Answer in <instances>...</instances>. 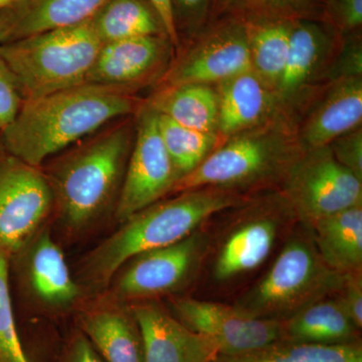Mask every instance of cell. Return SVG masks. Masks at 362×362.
<instances>
[{
    "mask_svg": "<svg viewBox=\"0 0 362 362\" xmlns=\"http://www.w3.org/2000/svg\"><path fill=\"white\" fill-rule=\"evenodd\" d=\"M144 100L88 83L25 100L13 120L0 131V141L9 156L40 168L108 124L135 115Z\"/></svg>",
    "mask_w": 362,
    "mask_h": 362,
    "instance_id": "6da1fadb",
    "label": "cell"
},
{
    "mask_svg": "<svg viewBox=\"0 0 362 362\" xmlns=\"http://www.w3.org/2000/svg\"><path fill=\"white\" fill-rule=\"evenodd\" d=\"M135 133V115L118 119L42 168L54 194V211L66 233H83L114 214Z\"/></svg>",
    "mask_w": 362,
    "mask_h": 362,
    "instance_id": "7a4b0ae2",
    "label": "cell"
},
{
    "mask_svg": "<svg viewBox=\"0 0 362 362\" xmlns=\"http://www.w3.org/2000/svg\"><path fill=\"white\" fill-rule=\"evenodd\" d=\"M246 194L202 187L145 207L95 247L83 262L81 277L89 291L106 290L117 272L142 252L175 244L197 232L214 214L244 206Z\"/></svg>",
    "mask_w": 362,
    "mask_h": 362,
    "instance_id": "3957f363",
    "label": "cell"
},
{
    "mask_svg": "<svg viewBox=\"0 0 362 362\" xmlns=\"http://www.w3.org/2000/svg\"><path fill=\"white\" fill-rule=\"evenodd\" d=\"M304 151L296 126L275 119L226 138L194 171L176 182L173 194L218 187L247 195L251 190L280 187Z\"/></svg>",
    "mask_w": 362,
    "mask_h": 362,
    "instance_id": "277c9868",
    "label": "cell"
},
{
    "mask_svg": "<svg viewBox=\"0 0 362 362\" xmlns=\"http://www.w3.org/2000/svg\"><path fill=\"white\" fill-rule=\"evenodd\" d=\"M103 42L90 20L0 44L23 101L84 84Z\"/></svg>",
    "mask_w": 362,
    "mask_h": 362,
    "instance_id": "5b68a950",
    "label": "cell"
},
{
    "mask_svg": "<svg viewBox=\"0 0 362 362\" xmlns=\"http://www.w3.org/2000/svg\"><path fill=\"white\" fill-rule=\"evenodd\" d=\"M345 275L324 263L311 235L287 240L265 277L235 306L257 318L283 321L314 302L339 292Z\"/></svg>",
    "mask_w": 362,
    "mask_h": 362,
    "instance_id": "8992f818",
    "label": "cell"
},
{
    "mask_svg": "<svg viewBox=\"0 0 362 362\" xmlns=\"http://www.w3.org/2000/svg\"><path fill=\"white\" fill-rule=\"evenodd\" d=\"M280 194L293 214L310 226L321 218L362 204V180L338 163L329 146L305 150L290 168Z\"/></svg>",
    "mask_w": 362,
    "mask_h": 362,
    "instance_id": "52a82bcc",
    "label": "cell"
},
{
    "mask_svg": "<svg viewBox=\"0 0 362 362\" xmlns=\"http://www.w3.org/2000/svg\"><path fill=\"white\" fill-rule=\"evenodd\" d=\"M251 70L244 21L233 16L202 28L176 52L153 90L185 84L216 86Z\"/></svg>",
    "mask_w": 362,
    "mask_h": 362,
    "instance_id": "ba28073f",
    "label": "cell"
},
{
    "mask_svg": "<svg viewBox=\"0 0 362 362\" xmlns=\"http://www.w3.org/2000/svg\"><path fill=\"white\" fill-rule=\"evenodd\" d=\"M342 37L319 21H294L289 54L275 94L280 116L296 126L327 86V73Z\"/></svg>",
    "mask_w": 362,
    "mask_h": 362,
    "instance_id": "9c48e42d",
    "label": "cell"
},
{
    "mask_svg": "<svg viewBox=\"0 0 362 362\" xmlns=\"http://www.w3.org/2000/svg\"><path fill=\"white\" fill-rule=\"evenodd\" d=\"M206 243L197 230L175 244L138 255L117 272L103 296L127 305L180 291L197 271Z\"/></svg>",
    "mask_w": 362,
    "mask_h": 362,
    "instance_id": "30bf717a",
    "label": "cell"
},
{
    "mask_svg": "<svg viewBox=\"0 0 362 362\" xmlns=\"http://www.w3.org/2000/svg\"><path fill=\"white\" fill-rule=\"evenodd\" d=\"M51 185L42 168L0 157V252L18 256L54 213Z\"/></svg>",
    "mask_w": 362,
    "mask_h": 362,
    "instance_id": "8fae6325",
    "label": "cell"
},
{
    "mask_svg": "<svg viewBox=\"0 0 362 362\" xmlns=\"http://www.w3.org/2000/svg\"><path fill=\"white\" fill-rule=\"evenodd\" d=\"M134 143L114 216L123 223L173 194L180 177L159 132L157 114L143 103L135 114Z\"/></svg>",
    "mask_w": 362,
    "mask_h": 362,
    "instance_id": "7c38bea8",
    "label": "cell"
},
{
    "mask_svg": "<svg viewBox=\"0 0 362 362\" xmlns=\"http://www.w3.org/2000/svg\"><path fill=\"white\" fill-rule=\"evenodd\" d=\"M173 314L187 327L213 342L220 356H240L283 341L281 321L257 318L235 306L178 298L170 302Z\"/></svg>",
    "mask_w": 362,
    "mask_h": 362,
    "instance_id": "4fadbf2b",
    "label": "cell"
},
{
    "mask_svg": "<svg viewBox=\"0 0 362 362\" xmlns=\"http://www.w3.org/2000/svg\"><path fill=\"white\" fill-rule=\"evenodd\" d=\"M175 52L165 35L106 42L85 83L138 95L145 88L158 84L173 63Z\"/></svg>",
    "mask_w": 362,
    "mask_h": 362,
    "instance_id": "5bb4252c",
    "label": "cell"
},
{
    "mask_svg": "<svg viewBox=\"0 0 362 362\" xmlns=\"http://www.w3.org/2000/svg\"><path fill=\"white\" fill-rule=\"evenodd\" d=\"M16 257L26 292L42 310L66 313L78 304L84 291L49 230L42 228Z\"/></svg>",
    "mask_w": 362,
    "mask_h": 362,
    "instance_id": "9a60e30c",
    "label": "cell"
},
{
    "mask_svg": "<svg viewBox=\"0 0 362 362\" xmlns=\"http://www.w3.org/2000/svg\"><path fill=\"white\" fill-rule=\"evenodd\" d=\"M289 207L280 192L255 206V213L240 221L221 244L214 259V279L226 282L261 266L275 246L281 214Z\"/></svg>",
    "mask_w": 362,
    "mask_h": 362,
    "instance_id": "2e32d148",
    "label": "cell"
},
{
    "mask_svg": "<svg viewBox=\"0 0 362 362\" xmlns=\"http://www.w3.org/2000/svg\"><path fill=\"white\" fill-rule=\"evenodd\" d=\"M129 308L141 333L144 362H214L220 356L213 342L152 300Z\"/></svg>",
    "mask_w": 362,
    "mask_h": 362,
    "instance_id": "e0dca14e",
    "label": "cell"
},
{
    "mask_svg": "<svg viewBox=\"0 0 362 362\" xmlns=\"http://www.w3.org/2000/svg\"><path fill=\"white\" fill-rule=\"evenodd\" d=\"M362 127V78H345L326 86L296 125L304 150L328 146L337 137Z\"/></svg>",
    "mask_w": 362,
    "mask_h": 362,
    "instance_id": "ac0fdd59",
    "label": "cell"
},
{
    "mask_svg": "<svg viewBox=\"0 0 362 362\" xmlns=\"http://www.w3.org/2000/svg\"><path fill=\"white\" fill-rule=\"evenodd\" d=\"M102 298L81 310V331L106 362H144L141 333L129 307Z\"/></svg>",
    "mask_w": 362,
    "mask_h": 362,
    "instance_id": "d6986e66",
    "label": "cell"
},
{
    "mask_svg": "<svg viewBox=\"0 0 362 362\" xmlns=\"http://www.w3.org/2000/svg\"><path fill=\"white\" fill-rule=\"evenodd\" d=\"M214 87L218 97V134L221 140L283 119L279 114L275 92L252 70Z\"/></svg>",
    "mask_w": 362,
    "mask_h": 362,
    "instance_id": "ffe728a7",
    "label": "cell"
},
{
    "mask_svg": "<svg viewBox=\"0 0 362 362\" xmlns=\"http://www.w3.org/2000/svg\"><path fill=\"white\" fill-rule=\"evenodd\" d=\"M106 0H18L0 11V44L90 20Z\"/></svg>",
    "mask_w": 362,
    "mask_h": 362,
    "instance_id": "44dd1931",
    "label": "cell"
},
{
    "mask_svg": "<svg viewBox=\"0 0 362 362\" xmlns=\"http://www.w3.org/2000/svg\"><path fill=\"white\" fill-rule=\"evenodd\" d=\"M311 237L321 259L341 275L361 273L362 204L312 223Z\"/></svg>",
    "mask_w": 362,
    "mask_h": 362,
    "instance_id": "7402d4cb",
    "label": "cell"
},
{
    "mask_svg": "<svg viewBox=\"0 0 362 362\" xmlns=\"http://www.w3.org/2000/svg\"><path fill=\"white\" fill-rule=\"evenodd\" d=\"M145 104L185 127L218 133V97L214 86L185 84L160 88L153 90Z\"/></svg>",
    "mask_w": 362,
    "mask_h": 362,
    "instance_id": "603a6c76",
    "label": "cell"
},
{
    "mask_svg": "<svg viewBox=\"0 0 362 362\" xmlns=\"http://www.w3.org/2000/svg\"><path fill=\"white\" fill-rule=\"evenodd\" d=\"M282 324L285 341L321 344L358 342L359 329L337 297L314 302Z\"/></svg>",
    "mask_w": 362,
    "mask_h": 362,
    "instance_id": "cb8c5ba5",
    "label": "cell"
},
{
    "mask_svg": "<svg viewBox=\"0 0 362 362\" xmlns=\"http://www.w3.org/2000/svg\"><path fill=\"white\" fill-rule=\"evenodd\" d=\"M242 21L246 28L251 70L275 92L289 54L294 21Z\"/></svg>",
    "mask_w": 362,
    "mask_h": 362,
    "instance_id": "d4e9b609",
    "label": "cell"
},
{
    "mask_svg": "<svg viewBox=\"0 0 362 362\" xmlns=\"http://www.w3.org/2000/svg\"><path fill=\"white\" fill-rule=\"evenodd\" d=\"M90 21L103 44L166 35L158 14L147 0H106Z\"/></svg>",
    "mask_w": 362,
    "mask_h": 362,
    "instance_id": "484cf974",
    "label": "cell"
},
{
    "mask_svg": "<svg viewBox=\"0 0 362 362\" xmlns=\"http://www.w3.org/2000/svg\"><path fill=\"white\" fill-rule=\"evenodd\" d=\"M157 122L180 180L194 171L223 141L218 133L192 129L160 114H157Z\"/></svg>",
    "mask_w": 362,
    "mask_h": 362,
    "instance_id": "4316f807",
    "label": "cell"
},
{
    "mask_svg": "<svg viewBox=\"0 0 362 362\" xmlns=\"http://www.w3.org/2000/svg\"><path fill=\"white\" fill-rule=\"evenodd\" d=\"M225 16L242 20H322L323 0H221Z\"/></svg>",
    "mask_w": 362,
    "mask_h": 362,
    "instance_id": "83f0119b",
    "label": "cell"
},
{
    "mask_svg": "<svg viewBox=\"0 0 362 362\" xmlns=\"http://www.w3.org/2000/svg\"><path fill=\"white\" fill-rule=\"evenodd\" d=\"M254 354L265 362H362L358 342L321 344L283 340Z\"/></svg>",
    "mask_w": 362,
    "mask_h": 362,
    "instance_id": "f1b7e54d",
    "label": "cell"
},
{
    "mask_svg": "<svg viewBox=\"0 0 362 362\" xmlns=\"http://www.w3.org/2000/svg\"><path fill=\"white\" fill-rule=\"evenodd\" d=\"M8 262V257L0 252V362H30L14 320Z\"/></svg>",
    "mask_w": 362,
    "mask_h": 362,
    "instance_id": "f546056e",
    "label": "cell"
},
{
    "mask_svg": "<svg viewBox=\"0 0 362 362\" xmlns=\"http://www.w3.org/2000/svg\"><path fill=\"white\" fill-rule=\"evenodd\" d=\"M321 21L341 37L361 33L362 0H323Z\"/></svg>",
    "mask_w": 362,
    "mask_h": 362,
    "instance_id": "4dcf8cb0",
    "label": "cell"
},
{
    "mask_svg": "<svg viewBox=\"0 0 362 362\" xmlns=\"http://www.w3.org/2000/svg\"><path fill=\"white\" fill-rule=\"evenodd\" d=\"M345 78H362L361 33L342 37L327 73V85Z\"/></svg>",
    "mask_w": 362,
    "mask_h": 362,
    "instance_id": "1f68e13d",
    "label": "cell"
},
{
    "mask_svg": "<svg viewBox=\"0 0 362 362\" xmlns=\"http://www.w3.org/2000/svg\"><path fill=\"white\" fill-rule=\"evenodd\" d=\"M173 2L178 35L180 37V33H183L189 40L206 26L211 0H173Z\"/></svg>",
    "mask_w": 362,
    "mask_h": 362,
    "instance_id": "d6a6232c",
    "label": "cell"
},
{
    "mask_svg": "<svg viewBox=\"0 0 362 362\" xmlns=\"http://www.w3.org/2000/svg\"><path fill=\"white\" fill-rule=\"evenodd\" d=\"M23 102L16 78L0 51V131L13 120Z\"/></svg>",
    "mask_w": 362,
    "mask_h": 362,
    "instance_id": "836d02e7",
    "label": "cell"
},
{
    "mask_svg": "<svg viewBox=\"0 0 362 362\" xmlns=\"http://www.w3.org/2000/svg\"><path fill=\"white\" fill-rule=\"evenodd\" d=\"M328 146L338 163L362 180V127L339 136Z\"/></svg>",
    "mask_w": 362,
    "mask_h": 362,
    "instance_id": "e575fe53",
    "label": "cell"
},
{
    "mask_svg": "<svg viewBox=\"0 0 362 362\" xmlns=\"http://www.w3.org/2000/svg\"><path fill=\"white\" fill-rule=\"evenodd\" d=\"M347 315L359 330L362 327L361 273L347 274L337 297Z\"/></svg>",
    "mask_w": 362,
    "mask_h": 362,
    "instance_id": "d590c367",
    "label": "cell"
},
{
    "mask_svg": "<svg viewBox=\"0 0 362 362\" xmlns=\"http://www.w3.org/2000/svg\"><path fill=\"white\" fill-rule=\"evenodd\" d=\"M62 362H106L82 331H77L66 345Z\"/></svg>",
    "mask_w": 362,
    "mask_h": 362,
    "instance_id": "8d00e7d4",
    "label": "cell"
},
{
    "mask_svg": "<svg viewBox=\"0 0 362 362\" xmlns=\"http://www.w3.org/2000/svg\"><path fill=\"white\" fill-rule=\"evenodd\" d=\"M147 1L158 14L166 35L175 47V52H177L181 47V40L176 28L173 0H147Z\"/></svg>",
    "mask_w": 362,
    "mask_h": 362,
    "instance_id": "74e56055",
    "label": "cell"
},
{
    "mask_svg": "<svg viewBox=\"0 0 362 362\" xmlns=\"http://www.w3.org/2000/svg\"><path fill=\"white\" fill-rule=\"evenodd\" d=\"M214 362H265L257 356L254 352L240 356H218Z\"/></svg>",
    "mask_w": 362,
    "mask_h": 362,
    "instance_id": "f35d334b",
    "label": "cell"
},
{
    "mask_svg": "<svg viewBox=\"0 0 362 362\" xmlns=\"http://www.w3.org/2000/svg\"><path fill=\"white\" fill-rule=\"evenodd\" d=\"M16 1H18V0H0V11H4V9L7 8V7L13 6Z\"/></svg>",
    "mask_w": 362,
    "mask_h": 362,
    "instance_id": "ab89813d",
    "label": "cell"
},
{
    "mask_svg": "<svg viewBox=\"0 0 362 362\" xmlns=\"http://www.w3.org/2000/svg\"><path fill=\"white\" fill-rule=\"evenodd\" d=\"M6 153V151H4V146H2L1 141H0V157L4 156V154Z\"/></svg>",
    "mask_w": 362,
    "mask_h": 362,
    "instance_id": "60d3db41",
    "label": "cell"
}]
</instances>
